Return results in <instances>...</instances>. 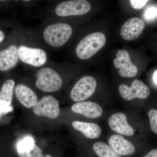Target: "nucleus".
<instances>
[{"label":"nucleus","instance_id":"1","mask_svg":"<svg viewBox=\"0 0 157 157\" xmlns=\"http://www.w3.org/2000/svg\"><path fill=\"white\" fill-rule=\"evenodd\" d=\"M106 38L102 33H93L82 39L76 46L77 56L82 60L90 58L106 44Z\"/></svg>","mask_w":157,"mask_h":157},{"label":"nucleus","instance_id":"3","mask_svg":"<svg viewBox=\"0 0 157 157\" xmlns=\"http://www.w3.org/2000/svg\"><path fill=\"white\" fill-rule=\"evenodd\" d=\"M36 85L38 88L46 92H53L62 87L63 81L60 76L52 68L40 69L36 74Z\"/></svg>","mask_w":157,"mask_h":157},{"label":"nucleus","instance_id":"17","mask_svg":"<svg viewBox=\"0 0 157 157\" xmlns=\"http://www.w3.org/2000/svg\"><path fill=\"white\" fill-rule=\"evenodd\" d=\"M73 128L82 133L87 138L94 139L101 135V129L96 124L74 121L72 123Z\"/></svg>","mask_w":157,"mask_h":157},{"label":"nucleus","instance_id":"26","mask_svg":"<svg viewBox=\"0 0 157 157\" xmlns=\"http://www.w3.org/2000/svg\"><path fill=\"white\" fill-rule=\"evenodd\" d=\"M5 38V35L2 31L0 30V43L4 40Z\"/></svg>","mask_w":157,"mask_h":157},{"label":"nucleus","instance_id":"25","mask_svg":"<svg viewBox=\"0 0 157 157\" xmlns=\"http://www.w3.org/2000/svg\"><path fill=\"white\" fill-rule=\"evenodd\" d=\"M153 78V80L155 83L157 85V70H156L155 73H154Z\"/></svg>","mask_w":157,"mask_h":157},{"label":"nucleus","instance_id":"9","mask_svg":"<svg viewBox=\"0 0 157 157\" xmlns=\"http://www.w3.org/2000/svg\"><path fill=\"white\" fill-rule=\"evenodd\" d=\"M116 58L113 60V64L117 69H120V75L124 78H132L136 76L138 69L130 59L128 52L126 50L118 51Z\"/></svg>","mask_w":157,"mask_h":157},{"label":"nucleus","instance_id":"7","mask_svg":"<svg viewBox=\"0 0 157 157\" xmlns=\"http://www.w3.org/2000/svg\"><path fill=\"white\" fill-rule=\"evenodd\" d=\"M119 91L121 97L127 101H131L135 98L146 99L150 94L148 86L139 79L132 82L130 87L125 84L121 85Z\"/></svg>","mask_w":157,"mask_h":157},{"label":"nucleus","instance_id":"5","mask_svg":"<svg viewBox=\"0 0 157 157\" xmlns=\"http://www.w3.org/2000/svg\"><path fill=\"white\" fill-rule=\"evenodd\" d=\"M89 2L85 0H72L60 3L55 9L56 14L60 17L83 15L90 9Z\"/></svg>","mask_w":157,"mask_h":157},{"label":"nucleus","instance_id":"23","mask_svg":"<svg viewBox=\"0 0 157 157\" xmlns=\"http://www.w3.org/2000/svg\"><path fill=\"white\" fill-rule=\"evenodd\" d=\"M13 109V107L11 105L10 106H4L0 104V119L3 115L12 111Z\"/></svg>","mask_w":157,"mask_h":157},{"label":"nucleus","instance_id":"18","mask_svg":"<svg viewBox=\"0 0 157 157\" xmlns=\"http://www.w3.org/2000/svg\"><path fill=\"white\" fill-rule=\"evenodd\" d=\"M14 84L15 82L13 79H8L4 82L0 90L1 105L11 106Z\"/></svg>","mask_w":157,"mask_h":157},{"label":"nucleus","instance_id":"19","mask_svg":"<svg viewBox=\"0 0 157 157\" xmlns=\"http://www.w3.org/2000/svg\"><path fill=\"white\" fill-rule=\"evenodd\" d=\"M94 151L99 157H121L107 144L98 141L93 145Z\"/></svg>","mask_w":157,"mask_h":157},{"label":"nucleus","instance_id":"10","mask_svg":"<svg viewBox=\"0 0 157 157\" xmlns=\"http://www.w3.org/2000/svg\"><path fill=\"white\" fill-rule=\"evenodd\" d=\"M20 157H44L41 149L35 144L33 137L26 135L20 139L16 145Z\"/></svg>","mask_w":157,"mask_h":157},{"label":"nucleus","instance_id":"14","mask_svg":"<svg viewBox=\"0 0 157 157\" xmlns=\"http://www.w3.org/2000/svg\"><path fill=\"white\" fill-rule=\"evenodd\" d=\"M108 143L113 149L120 155H130L135 153V149L133 144L121 135H112L109 138Z\"/></svg>","mask_w":157,"mask_h":157},{"label":"nucleus","instance_id":"11","mask_svg":"<svg viewBox=\"0 0 157 157\" xmlns=\"http://www.w3.org/2000/svg\"><path fill=\"white\" fill-rule=\"evenodd\" d=\"M145 28V24L139 17L129 18L124 24L121 29V35L124 40L131 41L137 39Z\"/></svg>","mask_w":157,"mask_h":157},{"label":"nucleus","instance_id":"15","mask_svg":"<svg viewBox=\"0 0 157 157\" xmlns=\"http://www.w3.org/2000/svg\"><path fill=\"white\" fill-rule=\"evenodd\" d=\"M18 48L12 45L6 49L0 51V70L7 71L14 67L18 62Z\"/></svg>","mask_w":157,"mask_h":157},{"label":"nucleus","instance_id":"24","mask_svg":"<svg viewBox=\"0 0 157 157\" xmlns=\"http://www.w3.org/2000/svg\"><path fill=\"white\" fill-rule=\"evenodd\" d=\"M144 157H157V148L152 150Z\"/></svg>","mask_w":157,"mask_h":157},{"label":"nucleus","instance_id":"13","mask_svg":"<svg viewBox=\"0 0 157 157\" xmlns=\"http://www.w3.org/2000/svg\"><path fill=\"white\" fill-rule=\"evenodd\" d=\"M71 109L75 113L81 114L89 118L100 117L103 113L102 107L91 101H82L73 104Z\"/></svg>","mask_w":157,"mask_h":157},{"label":"nucleus","instance_id":"16","mask_svg":"<svg viewBox=\"0 0 157 157\" xmlns=\"http://www.w3.org/2000/svg\"><path fill=\"white\" fill-rule=\"evenodd\" d=\"M15 93L20 103L26 108L35 107L38 102V98L36 93L25 85H17L15 87Z\"/></svg>","mask_w":157,"mask_h":157},{"label":"nucleus","instance_id":"22","mask_svg":"<svg viewBox=\"0 0 157 157\" xmlns=\"http://www.w3.org/2000/svg\"><path fill=\"white\" fill-rule=\"evenodd\" d=\"M148 1L147 0H131L130 2L133 8L135 9H142Z\"/></svg>","mask_w":157,"mask_h":157},{"label":"nucleus","instance_id":"12","mask_svg":"<svg viewBox=\"0 0 157 157\" xmlns=\"http://www.w3.org/2000/svg\"><path fill=\"white\" fill-rule=\"evenodd\" d=\"M110 128L120 135L131 136L134 135V129L128 122L126 115L123 113L118 112L111 115L108 119Z\"/></svg>","mask_w":157,"mask_h":157},{"label":"nucleus","instance_id":"4","mask_svg":"<svg viewBox=\"0 0 157 157\" xmlns=\"http://www.w3.org/2000/svg\"><path fill=\"white\" fill-rule=\"evenodd\" d=\"M97 85V81L94 77L85 76L80 78L73 86L70 92V98L75 102H82L92 95Z\"/></svg>","mask_w":157,"mask_h":157},{"label":"nucleus","instance_id":"6","mask_svg":"<svg viewBox=\"0 0 157 157\" xmlns=\"http://www.w3.org/2000/svg\"><path fill=\"white\" fill-rule=\"evenodd\" d=\"M33 111L36 115L50 119L56 118L60 112L59 101L52 96H45L38 101Z\"/></svg>","mask_w":157,"mask_h":157},{"label":"nucleus","instance_id":"21","mask_svg":"<svg viewBox=\"0 0 157 157\" xmlns=\"http://www.w3.org/2000/svg\"><path fill=\"white\" fill-rule=\"evenodd\" d=\"M150 124L151 130L157 135V110L152 109L148 113Z\"/></svg>","mask_w":157,"mask_h":157},{"label":"nucleus","instance_id":"2","mask_svg":"<svg viewBox=\"0 0 157 157\" xmlns=\"http://www.w3.org/2000/svg\"><path fill=\"white\" fill-rule=\"evenodd\" d=\"M73 33L72 27L67 24L57 23L47 26L43 32L45 42L51 46H63L70 39Z\"/></svg>","mask_w":157,"mask_h":157},{"label":"nucleus","instance_id":"8","mask_svg":"<svg viewBox=\"0 0 157 157\" xmlns=\"http://www.w3.org/2000/svg\"><path fill=\"white\" fill-rule=\"evenodd\" d=\"M18 52L21 61L34 67L42 66L47 60L46 52L41 48L21 45L18 48Z\"/></svg>","mask_w":157,"mask_h":157},{"label":"nucleus","instance_id":"27","mask_svg":"<svg viewBox=\"0 0 157 157\" xmlns=\"http://www.w3.org/2000/svg\"><path fill=\"white\" fill-rule=\"evenodd\" d=\"M44 157H52V156L51 155H50L47 154V155H45V156H44Z\"/></svg>","mask_w":157,"mask_h":157},{"label":"nucleus","instance_id":"20","mask_svg":"<svg viewBox=\"0 0 157 157\" xmlns=\"http://www.w3.org/2000/svg\"><path fill=\"white\" fill-rule=\"evenodd\" d=\"M144 17L145 20L148 21H153L157 18V6H151L145 10L144 14Z\"/></svg>","mask_w":157,"mask_h":157}]
</instances>
